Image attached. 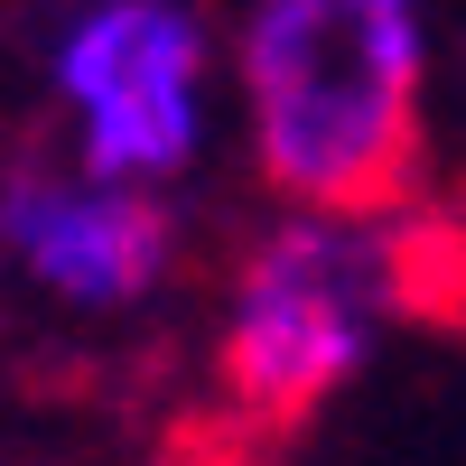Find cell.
<instances>
[{"mask_svg":"<svg viewBox=\"0 0 466 466\" xmlns=\"http://www.w3.org/2000/svg\"><path fill=\"white\" fill-rule=\"evenodd\" d=\"M252 177L289 215L392 224L430 177L420 0H252L243 19Z\"/></svg>","mask_w":466,"mask_h":466,"instance_id":"6da1fadb","label":"cell"},{"mask_svg":"<svg viewBox=\"0 0 466 466\" xmlns=\"http://www.w3.org/2000/svg\"><path fill=\"white\" fill-rule=\"evenodd\" d=\"M439 280H466V233L420 224V206L392 224L280 215L233 270L224 336H215V420L197 448L252 457L308 430L373 364L382 327L448 308Z\"/></svg>","mask_w":466,"mask_h":466,"instance_id":"7a4b0ae2","label":"cell"},{"mask_svg":"<svg viewBox=\"0 0 466 466\" xmlns=\"http://www.w3.org/2000/svg\"><path fill=\"white\" fill-rule=\"evenodd\" d=\"M206 19L187 0H94L56 47V94L85 122V168L159 187L206 131Z\"/></svg>","mask_w":466,"mask_h":466,"instance_id":"3957f363","label":"cell"},{"mask_svg":"<svg viewBox=\"0 0 466 466\" xmlns=\"http://www.w3.org/2000/svg\"><path fill=\"white\" fill-rule=\"evenodd\" d=\"M0 261L47 280L75 308H140L177 270V206L159 187L94 177L47 159L37 140L0 149Z\"/></svg>","mask_w":466,"mask_h":466,"instance_id":"277c9868","label":"cell"}]
</instances>
